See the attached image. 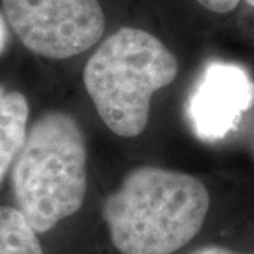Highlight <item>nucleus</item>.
Instances as JSON below:
<instances>
[{"instance_id": "1", "label": "nucleus", "mask_w": 254, "mask_h": 254, "mask_svg": "<svg viewBox=\"0 0 254 254\" xmlns=\"http://www.w3.org/2000/svg\"><path fill=\"white\" fill-rule=\"evenodd\" d=\"M210 210V193L196 177L142 165L106 198L103 216L123 254H172L193 240Z\"/></svg>"}, {"instance_id": "2", "label": "nucleus", "mask_w": 254, "mask_h": 254, "mask_svg": "<svg viewBox=\"0 0 254 254\" xmlns=\"http://www.w3.org/2000/svg\"><path fill=\"white\" fill-rule=\"evenodd\" d=\"M86 162L84 134L71 114L47 111L30 126L12 165V190L18 210L40 235L83 206Z\"/></svg>"}, {"instance_id": "3", "label": "nucleus", "mask_w": 254, "mask_h": 254, "mask_svg": "<svg viewBox=\"0 0 254 254\" xmlns=\"http://www.w3.org/2000/svg\"><path fill=\"white\" fill-rule=\"evenodd\" d=\"M177 73V58L162 40L123 27L89 57L83 83L103 123L121 137H137L149 123L152 96Z\"/></svg>"}, {"instance_id": "4", "label": "nucleus", "mask_w": 254, "mask_h": 254, "mask_svg": "<svg viewBox=\"0 0 254 254\" xmlns=\"http://www.w3.org/2000/svg\"><path fill=\"white\" fill-rule=\"evenodd\" d=\"M2 8L23 47L50 60L88 52L106 30L99 0H2Z\"/></svg>"}, {"instance_id": "5", "label": "nucleus", "mask_w": 254, "mask_h": 254, "mask_svg": "<svg viewBox=\"0 0 254 254\" xmlns=\"http://www.w3.org/2000/svg\"><path fill=\"white\" fill-rule=\"evenodd\" d=\"M254 103V83L245 68L211 63L189 99L190 124L203 140H220L236 129Z\"/></svg>"}, {"instance_id": "6", "label": "nucleus", "mask_w": 254, "mask_h": 254, "mask_svg": "<svg viewBox=\"0 0 254 254\" xmlns=\"http://www.w3.org/2000/svg\"><path fill=\"white\" fill-rule=\"evenodd\" d=\"M30 108L20 91L0 84V182L13 165L27 137Z\"/></svg>"}, {"instance_id": "7", "label": "nucleus", "mask_w": 254, "mask_h": 254, "mask_svg": "<svg viewBox=\"0 0 254 254\" xmlns=\"http://www.w3.org/2000/svg\"><path fill=\"white\" fill-rule=\"evenodd\" d=\"M0 254H43L38 233L18 208L0 206Z\"/></svg>"}, {"instance_id": "8", "label": "nucleus", "mask_w": 254, "mask_h": 254, "mask_svg": "<svg viewBox=\"0 0 254 254\" xmlns=\"http://www.w3.org/2000/svg\"><path fill=\"white\" fill-rule=\"evenodd\" d=\"M198 3L203 5L206 10L215 13H228L238 7L241 0H196Z\"/></svg>"}, {"instance_id": "9", "label": "nucleus", "mask_w": 254, "mask_h": 254, "mask_svg": "<svg viewBox=\"0 0 254 254\" xmlns=\"http://www.w3.org/2000/svg\"><path fill=\"white\" fill-rule=\"evenodd\" d=\"M193 254H243V253L230 251V250H226V248H221V246H206V248H201V250L195 251Z\"/></svg>"}, {"instance_id": "10", "label": "nucleus", "mask_w": 254, "mask_h": 254, "mask_svg": "<svg viewBox=\"0 0 254 254\" xmlns=\"http://www.w3.org/2000/svg\"><path fill=\"white\" fill-rule=\"evenodd\" d=\"M3 40H5V30H3V20L0 17V50L3 47Z\"/></svg>"}, {"instance_id": "11", "label": "nucleus", "mask_w": 254, "mask_h": 254, "mask_svg": "<svg viewBox=\"0 0 254 254\" xmlns=\"http://www.w3.org/2000/svg\"><path fill=\"white\" fill-rule=\"evenodd\" d=\"M246 3H250L251 7H254V0H246Z\"/></svg>"}]
</instances>
